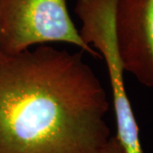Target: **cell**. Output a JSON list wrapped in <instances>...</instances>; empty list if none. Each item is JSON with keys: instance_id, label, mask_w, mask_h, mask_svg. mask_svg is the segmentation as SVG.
Returning a JSON list of instances; mask_svg holds the SVG:
<instances>
[{"instance_id": "cell-7", "label": "cell", "mask_w": 153, "mask_h": 153, "mask_svg": "<svg viewBox=\"0 0 153 153\" xmlns=\"http://www.w3.org/2000/svg\"><path fill=\"white\" fill-rule=\"evenodd\" d=\"M0 1H1V0H0Z\"/></svg>"}, {"instance_id": "cell-5", "label": "cell", "mask_w": 153, "mask_h": 153, "mask_svg": "<svg viewBox=\"0 0 153 153\" xmlns=\"http://www.w3.org/2000/svg\"><path fill=\"white\" fill-rule=\"evenodd\" d=\"M101 153H125L116 136H111Z\"/></svg>"}, {"instance_id": "cell-2", "label": "cell", "mask_w": 153, "mask_h": 153, "mask_svg": "<svg viewBox=\"0 0 153 153\" xmlns=\"http://www.w3.org/2000/svg\"><path fill=\"white\" fill-rule=\"evenodd\" d=\"M66 43L101 58L81 38L66 0H1L0 52L13 55L37 44Z\"/></svg>"}, {"instance_id": "cell-3", "label": "cell", "mask_w": 153, "mask_h": 153, "mask_svg": "<svg viewBox=\"0 0 153 153\" xmlns=\"http://www.w3.org/2000/svg\"><path fill=\"white\" fill-rule=\"evenodd\" d=\"M117 0H76L75 12L81 22L79 34L104 59L112 92L117 139L125 153H143L140 130L126 93L115 33Z\"/></svg>"}, {"instance_id": "cell-6", "label": "cell", "mask_w": 153, "mask_h": 153, "mask_svg": "<svg viewBox=\"0 0 153 153\" xmlns=\"http://www.w3.org/2000/svg\"><path fill=\"white\" fill-rule=\"evenodd\" d=\"M3 54H2V53H1V52H0V59H1V58H2V56H3Z\"/></svg>"}, {"instance_id": "cell-4", "label": "cell", "mask_w": 153, "mask_h": 153, "mask_svg": "<svg viewBox=\"0 0 153 153\" xmlns=\"http://www.w3.org/2000/svg\"><path fill=\"white\" fill-rule=\"evenodd\" d=\"M115 33L124 71L153 88V0H117Z\"/></svg>"}, {"instance_id": "cell-1", "label": "cell", "mask_w": 153, "mask_h": 153, "mask_svg": "<svg viewBox=\"0 0 153 153\" xmlns=\"http://www.w3.org/2000/svg\"><path fill=\"white\" fill-rule=\"evenodd\" d=\"M109 106L79 53L39 45L0 59V153H101Z\"/></svg>"}]
</instances>
